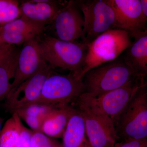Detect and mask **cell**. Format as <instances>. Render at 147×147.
Wrapping results in <instances>:
<instances>
[{"mask_svg":"<svg viewBox=\"0 0 147 147\" xmlns=\"http://www.w3.org/2000/svg\"><path fill=\"white\" fill-rule=\"evenodd\" d=\"M125 63L139 76H147V32L134 39L125 51Z\"/></svg>","mask_w":147,"mask_h":147,"instance_id":"obj_15","label":"cell"},{"mask_svg":"<svg viewBox=\"0 0 147 147\" xmlns=\"http://www.w3.org/2000/svg\"><path fill=\"white\" fill-rule=\"evenodd\" d=\"M4 44H5V43L3 42L2 41H1V40L0 39V49H1V47H2L3 45H4Z\"/></svg>","mask_w":147,"mask_h":147,"instance_id":"obj_28","label":"cell"},{"mask_svg":"<svg viewBox=\"0 0 147 147\" xmlns=\"http://www.w3.org/2000/svg\"><path fill=\"white\" fill-rule=\"evenodd\" d=\"M22 120L16 113H12L0 132V147H22L21 135Z\"/></svg>","mask_w":147,"mask_h":147,"instance_id":"obj_20","label":"cell"},{"mask_svg":"<svg viewBox=\"0 0 147 147\" xmlns=\"http://www.w3.org/2000/svg\"><path fill=\"white\" fill-rule=\"evenodd\" d=\"M142 12L147 23V0H140Z\"/></svg>","mask_w":147,"mask_h":147,"instance_id":"obj_26","label":"cell"},{"mask_svg":"<svg viewBox=\"0 0 147 147\" xmlns=\"http://www.w3.org/2000/svg\"><path fill=\"white\" fill-rule=\"evenodd\" d=\"M20 5L16 0H0L1 26L21 17Z\"/></svg>","mask_w":147,"mask_h":147,"instance_id":"obj_21","label":"cell"},{"mask_svg":"<svg viewBox=\"0 0 147 147\" xmlns=\"http://www.w3.org/2000/svg\"><path fill=\"white\" fill-rule=\"evenodd\" d=\"M37 39L42 59L46 63L53 69H67L79 79L86 56V43L64 41L47 35H40Z\"/></svg>","mask_w":147,"mask_h":147,"instance_id":"obj_1","label":"cell"},{"mask_svg":"<svg viewBox=\"0 0 147 147\" xmlns=\"http://www.w3.org/2000/svg\"><path fill=\"white\" fill-rule=\"evenodd\" d=\"M32 131L23 125L21 128V135L22 147H32L31 138Z\"/></svg>","mask_w":147,"mask_h":147,"instance_id":"obj_24","label":"cell"},{"mask_svg":"<svg viewBox=\"0 0 147 147\" xmlns=\"http://www.w3.org/2000/svg\"><path fill=\"white\" fill-rule=\"evenodd\" d=\"M116 16L115 29L127 32L131 38H137L147 32V23L140 0H109Z\"/></svg>","mask_w":147,"mask_h":147,"instance_id":"obj_8","label":"cell"},{"mask_svg":"<svg viewBox=\"0 0 147 147\" xmlns=\"http://www.w3.org/2000/svg\"><path fill=\"white\" fill-rule=\"evenodd\" d=\"M15 45L5 44L0 49V65L2 64L16 49Z\"/></svg>","mask_w":147,"mask_h":147,"instance_id":"obj_25","label":"cell"},{"mask_svg":"<svg viewBox=\"0 0 147 147\" xmlns=\"http://www.w3.org/2000/svg\"><path fill=\"white\" fill-rule=\"evenodd\" d=\"M57 38L74 42L84 35V18L76 1L65 4L55 16L53 22Z\"/></svg>","mask_w":147,"mask_h":147,"instance_id":"obj_11","label":"cell"},{"mask_svg":"<svg viewBox=\"0 0 147 147\" xmlns=\"http://www.w3.org/2000/svg\"><path fill=\"white\" fill-rule=\"evenodd\" d=\"M131 38L125 31L113 29L87 44L86 56L79 79H83L91 69L117 59L131 45Z\"/></svg>","mask_w":147,"mask_h":147,"instance_id":"obj_4","label":"cell"},{"mask_svg":"<svg viewBox=\"0 0 147 147\" xmlns=\"http://www.w3.org/2000/svg\"><path fill=\"white\" fill-rule=\"evenodd\" d=\"M46 28V25L35 22L23 17L0 27V30L36 38L42 34Z\"/></svg>","mask_w":147,"mask_h":147,"instance_id":"obj_18","label":"cell"},{"mask_svg":"<svg viewBox=\"0 0 147 147\" xmlns=\"http://www.w3.org/2000/svg\"><path fill=\"white\" fill-rule=\"evenodd\" d=\"M62 138V147H91L87 137L84 117L78 108H72Z\"/></svg>","mask_w":147,"mask_h":147,"instance_id":"obj_14","label":"cell"},{"mask_svg":"<svg viewBox=\"0 0 147 147\" xmlns=\"http://www.w3.org/2000/svg\"><path fill=\"white\" fill-rule=\"evenodd\" d=\"M54 71L45 63L36 73L23 82L8 96L6 99V108L13 113L18 109L36 102L44 83Z\"/></svg>","mask_w":147,"mask_h":147,"instance_id":"obj_10","label":"cell"},{"mask_svg":"<svg viewBox=\"0 0 147 147\" xmlns=\"http://www.w3.org/2000/svg\"><path fill=\"white\" fill-rule=\"evenodd\" d=\"M50 0H32L22 2L20 5L21 17L47 25L52 23L64 4Z\"/></svg>","mask_w":147,"mask_h":147,"instance_id":"obj_13","label":"cell"},{"mask_svg":"<svg viewBox=\"0 0 147 147\" xmlns=\"http://www.w3.org/2000/svg\"><path fill=\"white\" fill-rule=\"evenodd\" d=\"M118 140L147 139V85L138 91L116 124Z\"/></svg>","mask_w":147,"mask_h":147,"instance_id":"obj_5","label":"cell"},{"mask_svg":"<svg viewBox=\"0 0 147 147\" xmlns=\"http://www.w3.org/2000/svg\"><path fill=\"white\" fill-rule=\"evenodd\" d=\"M56 107L35 102L18 109L14 113L27 124L33 131H40L42 122L48 114Z\"/></svg>","mask_w":147,"mask_h":147,"instance_id":"obj_17","label":"cell"},{"mask_svg":"<svg viewBox=\"0 0 147 147\" xmlns=\"http://www.w3.org/2000/svg\"><path fill=\"white\" fill-rule=\"evenodd\" d=\"M3 123V119H2L0 118V132L1 131L2 129V125Z\"/></svg>","mask_w":147,"mask_h":147,"instance_id":"obj_27","label":"cell"},{"mask_svg":"<svg viewBox=\"0 0 147 147\" xmlns=\"http://www.w3.org/2000/svg\"><path fill=\"white\" fill-rule=\"evenodd\" d=\"M140 77L123 58L99 66L87 72L83 78L84 92L95 97L119 88Z\"/></svg>","mask_w":147,"mask_h":147,"instance_id":"obj_3","label":"cell"},{"mask_svg":"<svg viewBox=\"0 0 147 147\" xmlns=\"http://www.w3.org/2000/svg\"><path fill=\"white\" fill-rule=\"evenodd\" d=\"M85 91L83 79L71 73L61 74L54 71L44 83L36 102L56 108L63 107L78 99Z\"/></svg>","mask_w":147,"mask_h":147,"instance_id":"obj_6","label":"cell"},{"mask_svg":"<svg viewBox=\"0 0 147 147\" xmlns=\"http://www.w3.org/2000/svg\"><path fill=\"white\" fill-rule=\"evenodd\" d=\"M77 104L84 118L87 137L91 147H115L118 138L113 122L93 113L79 101Z\"/></svg>","mask_w":147,"mask_h":147,"instance_id":"obj_9","label":"cell"},{"mask_svg":"<svg viewBox=\"0 0 147 147\" xmlns=\"http://www.w3.org/2000/svg\"><path fill=\"white\" fill-rule=\"evenodd\" d=\"M72 108L68 105L54 108L42 122L40 131L54 139L62 138Z\"/></svg>","mask_w":147,"mask_h":147,"instance_id":"obj_16","label":"cell"},{"mask_svg":"<svg viewBox=\"0 0 147 147\" xmlns=\"http://www.w3.org/2000/svg\"><path fill=\"white\" fill-rule=\"evenodd\" d=\"M145 77H140L123 86L93 97L84 92L78 101L93 113L107 118L116 126L121 114L140 89L147 85Z\"/></svg>","mask_w":147,"mask_h":147,"instance_id":"obj_2","label":"cell"},{"mask_svg":"<svg viewBox=\"0 0 147 147\" xmlns=\"http://www.w3.org/2000/svg\"><path fill=\"white\" fill-rule=\"evenodd\" d=\"M84 18L83 42L86 44L115 29V13L109 0L76 1Z\"/></svg>","mask_w":147,"mask_h":147,"instance_id":"obj_7","label":"cell"},{"mask_svg":"<svg viewBox=\"0 0 147 147\" xmlns=\"http://www.w3.org/2000/svg\"><path fill=\"white\" fill-rule=\"evenodd\" d=\"M45 63L40 53L37 37L25 42L19 53L16 73L9 95Z\"/></svg>","mask_w":147,"mask_h":147,"instance_id":"obj_12","label":"cell"},{"mask_svg":"<svg viewBox=\"0 0 147 147\" xmlns=\"http://www.w3.org/2000/svg\"><path fill=\"white\" fill-rule=\"evenodd\" d=\"M32 147H62L61 144L40 131H33L31 138Z\"/></svg>","mask_w":147,"mask_h":147,"instance_id":"obj_22","label":"cell"},{"mask_svg":"<svg viewBox=\"0 0 147 147\" xmlns=\"http://www.w3.org/2000/svg\"><path fill=\"white\" fill-rule=\"evenodd\" d=\"M114 147H147V139L117 142Z\"/></svg>","mask_w":147,"mask_h":147,"instance_id":"obj_23","label":"cell"},{"mask_svg":"<svg viewBox=\"0 0 147 147\" xmlns=\"http://www.w3.org/2000/svg\"><path fill=\"white\" fill-rule=\"evenodd\" d=\"M20 50L16 49L11 55L0 65V101L6 99L11 90L16 73Z\"/></svg>","mask_w":147,"mask_h":147,"instance_id":"obj_19","label":"cell"}]
</instances>
